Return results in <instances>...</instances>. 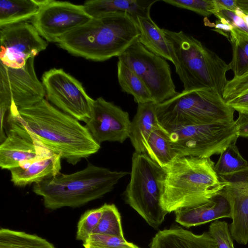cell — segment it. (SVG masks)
I'll list each match as a JSON object with an SVG mask.
<instances>
[{
  "mask_svg": "<svg viewBox=\"0 0 248 248\" xmlns=\"http://www.w3.org/2000/svg\"><path fill=\"white\" fill-rule=\"evenodd\" d=\"M0 248H56V247L46 239L36 234L7 228H1Z\"/></svg>",
  "mask_w": 248,
  "mask_h": 248,
  "instance_id": "27",
  "label": "cell"
},
{
  "mask_svg": "<svg viewBox=\"0 0 248 248\" xmlns=\"http://www.w3.org/2000/svg\"><path fill=\"white\" fill-rule=\"evenodd\" d=\"M248 165V162L240 154L236 142H233L221 153L214 168L218 176H221L233 173Z\"/></svg>",
  "mask_w": 248,
  "mask_h": 248,
  "instance_id": "28",
  "label": "cell"
},
{
  "mask_svg": "<svg viewBox=\"0 0 248 248\" xmlns=\"http://www.w3.org/2000/svg\"><path fill=\"white\" fill-rule=\"evenodd\" d=\"M8 111L6 137L0 145V167L11 170L35 157L43 144L22 123L15 104Z\"/></svg>",
  "mask_w": 248,
  "mask_h": 248,
  "instance_id": "14",
  "label": "cell"
},
{
  "mask_svg": "<svg viewBox=\"0 0 248 248\" xmlns=\"http://www.w3.org/2000/svg\"><path fill=\"white\" fill-rule=\"evenodd\" d=\"M163 29L182 91L208 89L222 95L228 81L229 64L193 36L182 31Z\"/></svg>",
  "mask_w": 248,
  "mask_h": 248,
  "instance_id": "4",
  "label": "cell"
},
{
  "mask_svg": "<svg viewBox=\"0 0 248 248\" xmlns=\"http://www.w3.org/2000/svg\"><path fill=\"white\" fill-rule=\"evenodd\" d=\"M248 91V74L228 80L223 91L222 97L227 102Z\"/></svg>",
  "mask_w": 248,
  "mask_h": 248,
  "instance_id": "34",
  "label": "cell"
},
{
  "mask_svg": "<svg viewBox=\"0 0 248 248\" xmlns=\"http://www.w3.org/2000/svg\"><path fill=\"white\" fill-rule=\"evenodd\" d=\"M234 110L212 89L182 91L156 106L158 121L168 132L191 125L233 122Z\"/></svg>",
  "mask_w": 248,
  "mask_h": 248,
  "instance_id": "6",
  "label": "cell"
},
{
  "mask_svg": "<svg viewBox=\"0 0 248 248\" xmlns=\"http://www.w3.org/2000/svg\"><path fill=\"white\" fill-rule=\"evenodd\" d=\"M129 173L89 163L81 170L68 174L60 172L34 184L32 191L43 198L44 205L47 209L78 207L102 198Z\"/></svg>",
  "mask_w": 248,
  "mask_h": 248,
  "instance_id": "5",
  "label": "cell"
},
{
  "mask_svg": "<svg viewBox=\"0 0 248 248\" xmlns=\"http://www.w3.org/2000/svg\"><path fill=\"white\" fill-rule=\"evenodd\" d=\"M226 102L238 113L248 114V91Z\"/></svg>",
  "mask_w": 248,
  "mask_h": 248,
  "instance_id": "36",
  "label": "cell"
},
{
  "mask_svg": "<svg viewBox=\"0 0 248 248\" xmlns=\"http://www.w3.org/2000/svg\"><path fill=\"white\" fill-rule=\"evenodd\" d=\"M168 133L171 145L178 156L210 158L220 155L239 138L235 121L188 125Z\"/></svg>",
  "mask_w": 248,
  "mask_h": 248,
  "instance_id": "8",
  "label": "cell"
},
{
  "mask_svg": "<svg viewBox=\"0 0 248 248\" xmlns=\"http://www.w3.org/2000/svg\"><path fill=\"white\" fill-rule=\"evenodd\" d=\"M237 5L244 13L248 14V0H237Z\"/></svg>",
  "mask_w": 248,
  "mask_h": 248,
  "instance_id": "40",
  "label": "cell"
},
{
  "mask_svg": "<svg viewBox=\"0 0 248 248\" xmlns=\"http://www.w3.org/2000/svg\"><path fill=\"white\" fill-rule=\"evenodd\" d=\"M140 78L157 105L179 93L172 80L170 65L163 58L147 49L138 40L118 57Z\"/></svg>",
  "mask_w": 248,
  "mask_h": 248,
  "instance_id": "9",
  "label": "cell"
},
{
  "mask_svg": "<svg viewBox=\"0 0 248 248\" xmlns=\"http://www.w3.org/2000/svg\"><path fill=\"white\" fill-rule=\"evenodd\" d=\"M163 1L192 11L205 17L214 15L217 11L214 0H163Z\"/></svg>",
  "mask_w": 248,
  "mask_h": 248,
  "instance_id": "32",
  "label": "cell"
},
{
  "mask_svg": "<svg viewBox=\"0 0 248 248\" xmlns=\"http://www.w3.org/2000/svg\"><path fill=\"white\" fill-rule=\"evenodd\" d=\"M61 158L60 155L42 144L35 157L10 170L11 181L16 186L24 187L53 177L60 172Z\"/></svg>",
  "mask_w": 248,
  "mask_h": 248,
  "instance_id": "17",
  "label": "cell"
},
{
  "mask_svg": "<svg viewBox=\"0 0 248 248\" xmlns=\"http://www.w3.org/2000/svg\"><path fill=\"white\" fill-rule=\"evenodd\" d=\"M175 221L186 227L201 225L222 218H231V209L226 200L220 195L200 205L174 211Z\"/></svg>",
  "mask_w": 248,
  "mask_h": 248,
  "instance_id": "18",
  "label": "cell"
},
{
  "mask_svg": "<svg viewBox=\"0 0 248 248\" xmlns=\"http://www.w3.org/2000/svg\"><path fill=\"white\" fill-rule=\"evenodd\" d=\"M208 233L216 242L217 248H234L227 222L214 221L209 226Z\"/></svg>",
  "mask_w": 248,
  "mask_h": 248,
  "instance_id": "33",
  "label": "cell"
},
{
  "mask_svg": "<svg viewBox=\"0 0 248 248\" xmlns=\"http://www.w3.org/2000/svg\"><path fill=\"white\" fill-rule=\"evenodd\" d=\"M229 41L232 48V58L229 63L234 78L248 74V34L236 28L230 32Z\"/></svg>",
  "mask_w": 248,
  "mask_h": 248,
  "instance_id": "26",
  "label": "cell"
},
{
  "mask_svg": "<svg viewBox=\"0 0 248 248\" xmlns=\"http://www.w3.org/2000/svg\"><path fill=\"white\" fill-rule=\"evenodd\" d=\"M234 13L244 20L248 27V14L244 13L239 8H238Z\"/></svg>",
  "mask_w": 248,
  "mask_h": 248,
  "instance_id": "41",
  "label": "cell"
},
{
  "mask_svg": "<svg viewBox=\"0 0 248 248\" xmlns=\"http://www.w3.org/2000/svg\"><path fill=\"white\" fill-rule=\"evenodd\" d=\"M130 180L124 193L125 202L155 229L168 214L161 205L165 170L146 154L134 152Z\"/></svg>",
  "mask_w": 248,
  "mask_h": 248,
  "instance_id": "7",
  "label": "cell"
},
{
  "mask_svg": "<svg viewBox=\"0 0 248 248\" xmlns=\"http://www.w3.org/2000/svg\"><path fill=\"white\" fill-rule=\"evenodd\" d=\"M84 248H140L124 237L92 233L83 242Z\"/></svg>",
  "mask_w": 248,
  "mask_h": 248,
  "instance_id": "30",
  "label": "cell"
},
{
  "mask_svg": "<svg viewBox=\"0 0 248 248\" xmlns=\"http://www.w3.org/2000/svg\"><path fill=\"white\" fill-rule=\"evenodd\" d=\"M34 57L29 58L20 68H12L0 62V129L4 128L6 112L11 104L20 109L33 106L44 99L46 92L38 79L34 65Z\"/></svg>",
  "mask_w": 248,
  "mask_h": 248,
  "instance_id": "10",
  "label": "cell"
},
{
  "mask_svg": "<svg viewBox=\"0 0 248 248\" xmlns=\"http://www.w3.org/2000/svg\"><path fill=\"white\" fill-rule=\"evenodd\" d=\"M37 2L40 7L32 24L47 42L57 43L66 34L92 19L83 5L53 0Z\"/></svg>",
  "mask_w": 248,
  "mask_h": 248,
  "instance_id": "12",
  "label": "cell"
},
{
  "mask_svg": "<svg viewBox=\"0 0 248 248\" xmlns=\"http://www.w3.org/2000/svg\"><path fill=\"white\" fill-rule=\"evenodd\" d=\"M39 7L36 0H1L0 28L32 19Z\"/></svg>",
  "mask_w": 248,
  "mask_h": 248,
  "instance_id": "23",
  "label": "cell"
},
{
  "mask_svg": "<svg viewBox=\"0 0 248 248\" xmlns=\"http://www.w3.org/2000/svg\"><path fill=\"white\" fill-rule=\"evenodd\" d=\"M140 32L139 41L148 50L172 62L168 41L163 29L150 16L134 19Z\"/></svg>",
  "mask_w": 248,
  "mask_h": 248,
  "instance_id": "22",
  "label": "cell"
},
{
  "mask_svg": "<svg viewBox=\"0 0 248 248\" xmlns=\"http://www.w3.org/2000/svg\"><path fill=\"white\" fill-rule=\"evenodd\" d=\"M146 150L149 156L163 169L178 156L171 145L169 133L163 127L152 132L147 141Z\"/></svg>",
  "mask_w": 248,
  "mask_h": 248,
  "instance_id": "24",
  "label": "cell"
},
{
  "mask_svg": "<svg viewBox=\"0 0 248 248\" xmlns=\"http://www.w3.org/2000/svg\"><path fill=\"white\" fill-rule=\"evenodd\" d=\"M100 220L93 233L124 237L120 213L114 204L105 203Z\"/></svg>",
  "mask_w": 248,
  "mask_h": 248,
  "instance_id": "29",
  "label": "cell"
},
{
  "mask_svg": "<svg viewBox=\"0 0 248 248\" xmlns=\"http://www.w3.org/2000/svg\"><path fill=\"white\" fill-rule=\"evenodd\" d=\"M0 43V62L12 68L23 67L48 45L33 25L27 22L1 28Z\"/></svg>",
  "mask_w": 248,
  "mask_h": 248,
  "instance_id": "13",
  "label": "cell"
},
{
  "mask_svg": "<svg viewBox=\"0 0 248 248\" xmlns=\"http://www.w3.org/2000/svg\"><path fill=\"white\" fill-rule=\"evenodd\" d=\"M217 10H228L235 12L239 8L237 0H214Z\"/></svg>",
  "mask_w": 248,
  "mask_h": 248,
  "instance_id": "39",
  "label": "cell"
},
{
  "mask_svg": "<svg viewBox=\"0 0 248 248\" xmlns=\"http://www.w3.org/2000/svg\"><path fill=\"white\" fill-rule=\"evenodd\" d=\"M131 121L129 114L102 97L94 100L91 118L86 123L94 140L123 143L129 138Z\"/></svg>",
  "mask_w": 248,
  "mask_h": 248,
  "instance_id": "15",
  "label": "cell"
},
{
  "mask_svg": "<svg viewBox=\"0 0 248 248\" xmlns=\"http://www.w3.org/2000/svg\"><path fill=\"white\" fill-rule=\"evenodd\" d=\"M139 35L133 17L117 13L92 18L61 37L57 44L74 56L103 62L120 56Z\"/></svg>",
  "mask_w": 248,
  "mask_h": 248,
  "instance_id": "2",
  "label": "cell"
},
{
  "mask_svg": "<svg viewBox=\"0 0 248 248\" xmlns=\"http://www.w3.org/2000/svg\"><path fill=\"white\" fill-rule=\"evenodd\" d=\"M150 248H217L208 232L196 234L178 226L158 231Z\"/></svg>",
  "mask_w": 248,
  "mask_h": 248,
  "instance_id": "19",
  "label": "cell"
},
{
  "mask_svg": "<svg viewBox=\"0 0 248 248\" xmlns=\"http://www.w3.org/2000/svg\"><path fill=\"white\" fill-rule=\"evenodd\" d=\"M18 113L22 123L39 141L73 165L101 147L85 126L45 98L19 109Z\"/></svg>",
  "mask_w": 248,
  "mask_h": 248,
  "instance_id": "1",
  "label": "cell"
},
{
  "mask_svg": "<svg viewBox=\"0 0 248 248\" xmlns=\"http://www.w3.org/2000/svg\"><path fill=\"white\" fill-rule=\"evenodd\" d=\"M213 31L229 38L231 31L234 28L228 21L223 18L218 19L213 24Z\"/></svg>",
  "mask_w": 248,
  "mask_h": 248,
  "instance_id": "37",
  "label": "cell"
},
{
  "mask_svg": "<svg viewBox=\"0 0 248 248\" xmlns=\"http://www.w3.org/2000/svg\"><path fill=\"white\" fill-rule=\"evenodd\" d=\"M218 19L223 18L228 21L234 28L248 34V27L244 20L234 12L228 10H218L214 14Z\"/></svg>",
  "mask_w": 248,
  "mask_h": 248,
  "instance_id": "35",
  "label": "cell"
},
{
  "mask_svg": "<svg viewBox=\"0 0 248 248\" xmlns=\"http://www.w3.org/2000/svg\"><path fill=\"white\" fill-rule=\"evenodd\" d=\"M156 106L153 102L138 104L136 113L131 121L129 137L136 153H146V146L150 135L155 129L163 127L157 119Z\"/></svg>",
  "mask_w": 248,
  "mask_h": 248,
  "instance_id": "21",
  "label": "cell"
},
{
  "mask_svg": "<svg viewBox=\"0 0 248 248\" xmlns=\"http://www.w3.org/2000/svg\"><path fill=\"white\" fill-rule=\"evenodd\" d=\"M42 82L47 100L57 108L78 121L86 123L91 118L94 99L74 77L54 68L43 74Z\"/></svg>",
  "mask_w": 248,
  "mask_h": 248,
  "instance_id": "11",
  "label": "cell"
},
{
  "mask_svg": "<svg viewBox=\"0 0 248 248\" xmlns=\"http://www.w3.org/2000/svg\"><path fill=\"white\" fill-rule=\"evenodd\" d=\"M235 122L239 137L248 139V114L239 113Z\"/></svg>",
  "mask_w": 248,
  "mask_h": 248,
  "instance_id": "38",
  "label": "cell"
},
{
  "mask_svg": "<svg viewBox=\"0 0 248 248\" xmlns=\"http://www.w3.org/2000/svg\"><path fill=\"white\" fill-rule=\"evenodd\" d=\"M104 209V205L88 210L80 217L76 232V239L84 242L97 226Z\"/></svg>",
  "mask_w": 248,
  "mask_h": 248,
  "instance_id": "31",
  "label": "cell"
},
{
  "mask_svg": "<svg viewBox=\"0 0 248 248\" xmlns=\"http://www.w3.org/2000/svg\"><path fill=\"white\" fill-rule=\"evenodd\" d=\"M210 158L177 157L164 169L161 205L168 213L204 204L227 183L220 180Z\"/></svg>",
  "mask_w": 248,
  "mask_h": 248,
  "instance_id": "3",
  "label": "cell"
},
{
  "mask_svg": "<svg viewBox=\"0 0 248 248\" xmlns=\"http://www.w3.org/2000/svg\"><path fill=\"white\" fill-rule=\"evenodd\" d=\"M117 77L122 90L132 95L138 104L153 102L152 96L140 78L127 64L118 60Z\"/></svg>",
  "mask_w": 248,
  "mask_h": 248,
  "instance_id": "25",
  "label": "cell"
},
{
  "mask_svg": "<svg viewBox=\"0 0 248 248\" xmlns=\"http://www.w3.org/2000/svg\"><path fill=\"white\" fill-rule=\"evenodd\" d=\"M219 177L227 183L219 195L230 205L232 236L238 243L246 245L248 243V165L233 173Z\"/></svg>",
  "mask_w": 248,
  "mask_h": 248,
  "instance_id": "16",
  "label": "cell"
},
{
  "mask_svg": "<svg viewBox=\"0 0 248 248\" xmlns=\"http://www.w3.org/2000/svg\"><path fill=\"white\" fill-rule=\"evenodd\" d=\"M157 0H91L83 5L92 18H99L117 13L128 14L134 19L137 16H150L152 6Z\"/></svg>",
  "mask_w": 248,
  "mask_h": 248,
  "instance_id": "20",
  "label": "cell"
}]
</instances>
